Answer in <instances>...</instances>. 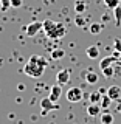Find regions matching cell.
I'll list each match as a JSON object with an SVG mask.
<instances>
[{
    "mask_svg": "<svg viewBox=\"0 0 121 124\" xmlns=\"http://www.w3.org/2000/svg\"><path fill=\"white\" fill-rule=\"evenodd\" d=\"M47 68V59L44 56L33 54L23 67V73L28 78H40Z\"/></svg>",
    "mask_w": 121,
    "mask_h": 124,
    "instance_id": "1",
    "label": "cell"
},
{
    "mask_svg": "<svg viewBox=\"0 0 121 124\" xmlns=\"http://www.w3.org/2000/svg\"><path fill=\"white\" fill-rule=\"evenodd\" d=\"M42 30L45 31L48 39H62L67 33V28L64 26V23L61 22H53L50 19L42 22Z\"/></svg>",
    "mask_w": 121,
    "mask_h": 124,
    "instance_id": "2",
    "label": "cell"
},
{
    "mask_svg": "<svg viewBox=\"0 0 121 124\" xmlns=\"http://www.w3.org/2000/svg\"><path fill=\"white\" fill-rule=\"evenodd\" d=\"M67 101L68 102H79L82 99V90L79 87H70L67 90Z\"/></svg>",
    "mask_w": 121,
    "mask_h": 124,
    "instance_id": "3",
    "label": "cell"
},
{
    "mask_svg": "<svg viewBox=\"0 0 121 124\" xmlns=\"http://www.w3.org/2000/svg\"><path fill=\"white\" fill-rule=\"evenodd\" d=\"M40 108H42V115H47L50 110H54V108H59L56 102H53L51 99L47 96V98H42L40 99Z\"/></svg>",
    "mask_w": 121,
    "mask_h": 124,
    "instance_id": "4",
    "label": "cell"
},
{
    "mask_svg": "<svg viewBox=\"0 0 121 124\" xmlns=\"http://www.w3.org/2000/svg\"><path fill=\"white\" fill-rule=\"evenodd\" d=\"M40 30H42V22H31L26 25L25 31H26V36L28 37H34Z\"/></svg>",
    "mask_w": 121,
    "mask_h": 124,
    "instance_id": "5",
    "label": "cell"
},
{
    "mask_svg": "<svg viewBox=\"0 0 121 124\" xmlns=\"http://www.w3.org/2000/svg\"><path fill=\"white\" fill-rule=\"evenodd\" d=\"M56 81H57V84H61V85L68 84V81H70V70L68 68L59 70V71L56 73Z\"/></svg>",
    "mask_w": 121,
    "mask_h": 124,
    "instance_id": "6",
    "label": "cell"
},
{
    "mask_svg": "<svg viewBox=\"0 0 121 124\" xmlns=\"http://www.w3.org/2000/svg\"><path fill=\"white\" fill-rule=\"evenodd\" d=\"M107 95L112 101H121V87L120 85H110L107 88Z\"/></svg>",
    "mask_w": 121,
    "mask_h": 124,
    "instance_id": "7",
    "label": "cell"
},
{
    "mask_svg": "<svg viewBox=\"0 0 121 124\" xmlns=\"http://www.w3.org/2000/svg\"><path fill=\"white\" fill-rule=\"evenodd\" d=\"M61 95H62V87H61V84H54L51 88H50V95H48V98L53 101V102H57L61 98Z\"/></svg>",
    "mask_w": 121,
    "mask_h": 124,
    "instance_id": "8",
    "label": "cell"
},
{
    "mask_svg": "<svg viewBox=\"0 0 121 124\" xmlns=\"http://www.w3.org/2000/svg\"><path fill=\"white\" fill-rule=\"evenodd\" d=\"M85 54H87L89 59H98V57H99V48H98V45H90L87 50H85Z\"/></svg>",
    "mask_w": 121,
    "mask_h": 124,
    "instance_id": "9",
    "label": "cell"
},
{
    "mask_svg": "<svg viewBox=\"0 0 121 124\" xmlns=\"http://www.w3.org/2000/svg\"><path fill=\"white\" fill-rule=\"evenodd\" d=\"M82 75H85V81H87V84L89 85H95V84H98V81H99V76L96 75V73H93V71H85L82 73Z\"/></svg>",
    "mask_w": 121,
    "mask_h": 124,
    "instance_id": "10",
    "label": "cell"
},
{
    "mask_svg": "<svg viewBox=\"0 0 121 124\" xmlns=\"http://www.w3.org/2000/svg\"><path fill=\"white\" fill-rule=\"evenodd\" d=\"M101 110H103V108H101V106L99 104H89L87 106V113L90 115V116H98V115H101Z\"/></svg>",
    "mask_w": 121,
    "mask_h": 124,
    "instance_id": "11",
    "label": "cell"
},
{
    "mask_svg": "<svg viewBox=\"0 0 121 124\" xmlns=\"http://www.w3.org/2000/svg\"><path fill=\"white\" fill-rule=\"evenodd\" d=\"M116 62V59L113 56H106V57H103V59H101V62H99V68L103 70V68H107V67H110V65H113Z\"/></svg>",
    "mask_w": 121,
    "mask_h": 124,
    "instance_id": "12",
    "label": "cell"
},
{
    "mask_svg": "<svg viewBox=\"0 0 121 124\" xmlns=\"http://www.w3.org/2000/svg\"><path fill=\"white\" fill-rule=\"evenodd\" d=\"M99 119H101V124H113V115L109 110H104L99 115Z\"/></svg>",
    "mask_w": 121,
    "mask_h": 124,
    "instance_id": "13",
    "label": "cell"
},
{
    "mask_svg": "<svg viewBox=\"0 0 121 124\" xmlns=\"http://www.w3.org/2000/svg\"><path fill=\"white\" fill-rule=\"evenodd\" d=\"M87 9V3L84 0H76L75 2V13L76 14H84Z\"/></svg>",
    "mask_w": 121,
    "mask_h": 124,
    "instance_id": "14",
    "label": "cell"
},
{
    "mask_svg": "<svg viewBox=\"0 0 121 124\" xmlns=\"http://www.w3.org/2000/svg\"><path fill=\"white\" fill-rule=\"evenodd\" d=\"M101 71H103V76L106 78V79H109V78H115V76H116L115 64H113V65H110V67H107V68H103Z\"/></svg>",
    "mask_w": 121,
    "mask_h": 124,
    "instance_id": "15",
    "label": "cell"
},
{
    "mask_svg": "<svg viewBox=\"0 0 121 124\" xmlns=\"http://www.w3.org/2000/svg\"><path fill=\"white\" fill-rule=\"evenodd\" d=\"M112 102H113V101L109 98V95L106 93V95H103V98H101L99 106H101V108H103V110H109V107L112 106Z\"/></svg>",
    "mask_w": 121,
    "mask_h": 124,
    "instance_id": "16",
    "label": "cell"
},
{
    "mask_svg": "<svg viewBox=\"0 0 121 124\" xmlns=\"http://www.w3.org/2000/svg\"><path fill=\"white\" fill-rule=\"evenodd\" d=\"M103 28H104V25L101 22H95V23H90V25H89V31H90L92 34H99L101 31H103Z\"/></svg>",
    "mask_w": 121,
    "mask_h": 124,
    "instance_id": "17",
    "label": "cell"
},
{
    "mask_svg": "<svg viewBox=\"0 0 121 124\" xmlns=\"http://www.w3.org/2000/svg\"><path fill=\"white\" fill-rule=\"evenodd\" d=\"M50 56H51V59H54V61L62 59V57L65 56V50H62V48H54V50H51Z\"/></svg>",
    "mask_w": 121,
    "mask_h": 124,
    "instance_id": "18",
    "label": "cell"
},
{
    "mask_svg": "<svg viewBox=\"0 0 121 124\" xmlns=\"http://www.w3.org/2000/svg\"><path fill=\"white\" fill-rule=\"evenodd\" d=\"M75 25L78 26V28H84V26L87 25L84 14H76V16H75Z\"/></svg>",
    "mask_w": 121,
    "mask_h": 124,
    "instance_id": "19",
    "label": "cell"
},
{
    "mask_svg": "<svg viewBox=\"0 0 121 124\" xmlns=\"http://www.w3.org/2000/svg\"><path fill=\"white\" fill-rule=\"evenodd\" d=\"M101 98H103V95H101L99 92H92V93H90V96H89V99H90V102H92V104H99Z\"/></svg>",
    "mask_w": 121,
    "mask_h": 124,
    "instance_id": "20",
    "label": "cell"
},
{
    "mask_svg": "<svg viewBox=\"0 0 121 124\" xmlns=\"http://www.w3.org/2000/svg\"><path fill=\"white\" fill-rule=\"evenodd\" d=\"M113 17H115V22H116V26L121 25V5H118L113 9Z\"/></svg>",
    "mask_w": 121,
    "mask_h": 124,
    "instance_id": "21",
    "label": "cell"
},
{
    "mask_svg": "<svg viewBox=\"0 0 121 124\" xmlns=\"http://www.w3.org/2000/svg\"><path fill=\"white\" fill-rule=\"evenodd\" d=\"M103 2H104V5H106L107 8H110V9H115L118 5H121L120 0H103Z\"/></svg>",
    "mask_w": 121,
    "mask_h": 124,
    "instance_id": "22",
    "label": "cell"
},
{
    "mask_svg": "<svg viewBox=\"0 0 121 124\" xmlns=\"http://www.w3.org/2000/svg\"><path fill=\"white\" fill-rule=\"evenodd\" d=\"M112 50H115V51L121 53V39H120V37H115V39H113V46H112Z\"/></svg>",
    "mask_w": 121,
    "mask_h": 124,
    "instance_id": "23",
    "label": "cell"
},
{
    "mask_svg": "<svg viewBox=\"0 0 121 124\" xmlns=\"http://www.w3.org/2000/svg\"><path fill=\"white\" fill-rule=\"evenodd\" d=\"M9 6H11V0H0V8H2V11H6Z\"/></svg>",
    "mask_w": 121,
    "mask_h": 124,
    "instance_id": "24",
    "label": "cell"
},
{
    "mask_svg": "<svg viewBox=\"0 0 121 124\" xmlns=\"http://www.w3.org/2000/svg\"><path fill=\"white\" fill-rule=\"evenodd\" d=\"M23 3V0H11V6L13 8H20Z\"/></svg>",
    "mask_w": 121,
    "mask_h": 124,
    "instance_id": "25",
    "label": "cell"
},
{
    "mask_svg": "<svg viewBox=\"0 0 121 124\" xmlns=\"http://www.w3.org/2000/svg\"><path fill=\"white\" fill-rule=\"evenodd\" d=\"M115 64H116V65H120V68H121V61H116Z\"/></svg>",
    "mask_w": 121,
    "mask_h": 124,
    "instance_id": "26",
    "label": "cell"
},
{
    "mask_svg": "<svg viewBox=\"0 0 121 124\" xmlns=\"http://www.w3.org/2000/svg\"><path fill=\"white\" fill-rule=\"evenodd\" d=\"M118 112H120V113H121V106H120V107H118Z\"/></svg>",
    "mask_w": 121,
    "mask_h": 124,
    "instance_id": "27",
    "label": "cell"
},
{
    "mask_svg": "<svg viewBox=\"0 0 121 124\" xmlns=\"http://www.w3.org/2000/svg\"><path fill=\"white\" fill-rule=\"evenodd\" d=\"M120 3H121V0H120Z\"/></svg>",
    "mask_w": 121,
    "mask_h": 124,
    "instance_id": "28",
    "label": "cell"
}]
</instances>
